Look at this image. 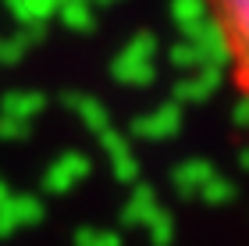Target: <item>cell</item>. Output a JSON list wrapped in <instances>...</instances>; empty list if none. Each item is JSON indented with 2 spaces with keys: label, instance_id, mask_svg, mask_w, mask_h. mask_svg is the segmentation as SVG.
I'll return each mask as SVG.
<instances>
[{
  "label": "cell",
  "instance_id": "1",
  "mask_svg": "<svg viewBox=\"0 0 249 246\" xmlns=\"http://www.w3.org/2000/svg\"><path fill=\"white\" fill-rule=\"evenodd\" d=\"M203 4L228 57L231 86L249 104V0H203Z\"/></svg>",
  "mask_w": 249,
  "mask_h": 246
}]
</instances>
